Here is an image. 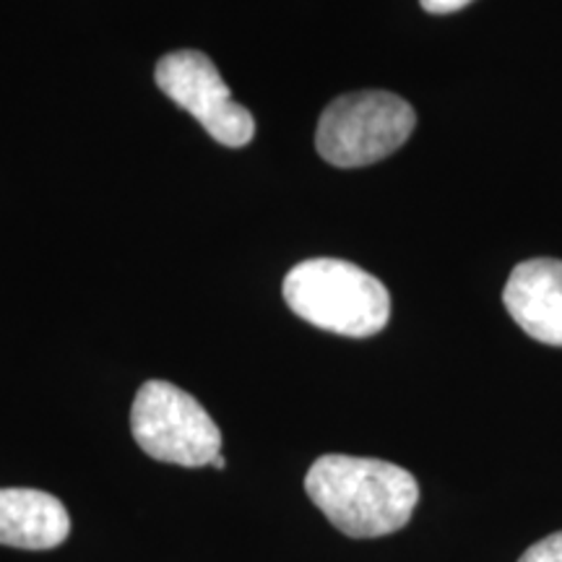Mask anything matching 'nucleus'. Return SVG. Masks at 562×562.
Here are the masks:
<instances>
[{"mask_svg":"<svg viewBox=\"0 0 562 562\" xmlns=\"http://www.w3.org/2000/svg\"><path fill=\"white\" fill-rule=\"evenodd\" d=\"M305 490L336 529L375 539L404 529L419 503V484L396 463L328 453L313 463Z\"/></svg>","mask_w":562,"mask_h":562,"instance_id":"1","label":"nucleus"},{"mask_svg":"<svg viewBox=\"0 0 562 562\" xmlns=\"http://www.w3.org/2000/svg\"><path fill=\"white\" fill-rule=\"evenodd\" d=\"M286 305L315 328L351 339L381 334L391 318V294L381 279L341 258H311L286 273Z\"/></svg>","mask_w":562,"mask_h":562,"instance_id":"2","label":"nucleus"},{"mask_svg":"<svg viewBox=\"0 0 562 562\" xmlns=\"http://www.w3.org/2000/svg\"><path fill=\"white\" fill-rule=\"evenodd\" d=\"M414 125V108L398 94L355 91L323 110L315 149L334 167H368L402 149Z\"/></svg>","mask_w":562,"mask_h":562,"instance_id":"3","label":"nucleus"},{"mask_svg":"<svg viewBox=\"0 0 562 562\" xmlns=\"http://www.w3.org/2000/svg\"><path fill=\"white\" fill-rule=\"evenodd\" d=\"M131 430L140 451L178 467H209L222 456V430L188 391L167 381H146L131 409Z\"/></svg>","mask_w":562,"mask_h":562,"instance_id":"4","label":"nucleus"},{"mask_svg":"<svg viewBox=\"0 0 562 562\" xmlns=\"http://www.w3.org/2000/svg\"><path fill=\"white\" fill-rule=\"evenodd\" d=\"M157 87L175 104L191 112L209 136L222 146L237 149L256 136V121L250 110L232 100L220 68L199 50H178L157 63Z\"/></svg>","mask_w":562,"mask_h":562,"instance_id":"5","label":"nucleus"},{"mask_svg":"<svg viewBox=\"0 0 562 562\" xmlns=\"http://www.w3.org/2000/svg\"><path fill=\"white\" fill-rule=\"evenodd\" d=\"M503 302L531 339L562 347V261L531 258L518 263L505 284Z\"/></svg>","mask_w":562,"mask_h":562,"instance_id":"6","label":"nucleus"},{"mask_svg":"<svg viewBox=\"0 0 562 562\" xmlns=\"http://www.w3.org/2000/svg\"><path fill=\"white\" fill-rule=\"evenodd\" d=\"M70 516L50 492L0 490V544L19 550H53L68 539Z\"/></svg>","mask_w":562,"mask_h":562,"instance_id":"7","label":"nucleus"},{"mask_svg":"<svg viewBox=\"0 0 562 562\" xmlns=\"http://www.w3.org/2000/svg\"><path fill=\"white\" fill-rule=\"evenodd\" d=\"M518 562H562V531L539 539L518 558Z\"/></svg>","mask_w":562,"mask_h":562,"instance_id":"8","label":"nucleus"},{"mask_svg":"<svg viewBox=\"0 0 562 562\" xmlns=\"http://www.w3.org/2000/svg\"><path fill=\"white\" fill-rule=\"evenodd\" d=\"M419 3L427 13H456L467 9V5L474 3V0H419Z\"/></svg>","mask_w":562,"mask_h":562,"instance_id":"9","label":"nucleus"},{"mask_svg":"<svg viewBox=\"0 0 562 562\" xmlns=\"http://www.w3.org/2000/svg\"><path fill=\"white\" fill-rule=\"evenodd\" d=\"M211 467H214V469H224V467H227V461H224V456H216V459L211 461Z\"/></svg>","mask_w":562,"mask_h":562,"instance_id":"10","label":"nucleus"}]
</instances>
